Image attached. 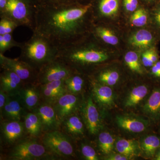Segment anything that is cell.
<instances>
[{
	"instance_id": "obj_33",
	"label": "cell",
	"mask_w": 160,
	"mask_h": 160,
	"mask_svg": "<svg viewBox=\"0 0 160 160\" xmlns=\"http://www.w3.org/2000/svg\"><path fill=\"white\" fill-rule=\"evenodd\" d=\"M148 16L146 10L143 8H140L134 12L130 18V22L136 27H142L147 22Z\"/></svg>"
},
{
	"instance_id": "obj_19",
	"label": "cell",
	"mask_w": 160,
	"mask_h": 160,
	"mask_svg": "<svg viewBox=\"0 0 160 160\" xmlns=\"http://www.w3.org/2000/svg\"><path fill=\"white\" fill-rule=\"evenodd\" d=\"M153 41L152 35L146 29H141L135 32L129 39L132 46L140 49H146L151 46Z\"/></svg>"
},
{
	"instance_id": "obj_39",
	"label": "cell",
	"mask_w": 160,
	"mask_h": 160,
	"mask_svg": "<svg viewBox=\"0 0 160 160\" xmlns=\"http://www.w3.org/2000/svg\"><path fill=\"white\" fill-rule=\"evenodd\" d=\"M130 159V158L119 153L112 154L108 157L106 160H126Z\"/></svg>"
},
{
	"instance_id": "obj_32",
	"label": "cell",
	"mask_w": 160,
	"mask_h": 160,
	"mask_svg": "<svg viewBox=\"0 0 160 160\" xmlns=\"http://www.w3.org/2000/svg\"><path fill=\"white\" fill-rule=\"evenodd\" d=\"M21 43L16 42L12 37V33L0 35V53L3 54L5 52L13 47H20Z\"/></svg>"
},
{
	"instance_id": "obj_27",
	"label": "cell",
	"mask_w": 160,
	"mask_h": 160,
	"mask_svg": "<svg viewBox=\"0 0 160 160\" xmlns=\"http://www.w3.org/2000/svg\"><path fill=\"white\" fill-rule=\"evenodd\" d=\"M65 121V126L66 131L69 133L74 135L83 134L84 126L80 118L77 116H69Z\"/></svg>"
},
{
	"instance_id": "obj_30",
	"label": "cell",
	"mask_w": 160,
	"mask_h": 160,
	"mask_svg": "<svg viewBox=\"0 0 160 160\" xmlns=\"http://www.w3.org/2000/svg\"><path fill=\"white\" fill-rule=\"evenodd\" d=\"M120 75L118 72L114 70H106L101 72L98 77L101 83L106 86L115 85L119 80Z\"/></svg>"
},
{
	"instance_id": "obj_45",
	"label": "cell",
	"mask_w": 160,
	"mask_h": 160,
	"mask_svg": "<svg viewBox=\"0 0 160 160\" xmlns=\"http://www.w3.org/2000/svg\"><path fill=\"white\" fill-rule=\"evenodd\" d=\"M144 1H146V2H152L156 1V0H144Z\"/></svg>"
},
{
	"instance_id": "obj_7",
	"label": "cell",
	"mask_w": 160,
	"mask_h": 160,
	"mask_svg": "<svg viewBox=\"0 0 160 160\" xmlns=\"http://www.w3.org/2000/svg\"><path fill=\"white\" fill-rule=\"evenodd\" d=\"M44 146L55 154L60 156H69L73 152L71 143L65 135L58 131L48 132L43 138Z\"/></svg>"
},
{
	"instance_id": "obj_1",
	"label": "cell",
	"mask_w": 160,
	"mask_h": 160,
	"mask_svg": "<svg viewBox=\"0 0 160 160\" xmlns=\"http://www.w3.org/2000/svg\"><path fill=\"white\" fill-rule=\"evenodd\" d=\"M92 2L67 4L39 1L36 6L32 31L58 49L77 43L89 33Z\"/></svg>"
},
{
	"instance_id": "obj_25",
	"label": "cell",
	"mask_w": 160,
	"mask_h": 160,
	"mask_svg": "<svg viewBox=\"0 0 160 160\" xmlns=\"http://www.w3.org/2000/svg\"><path fill=\"white\" fill-rule=\"evenodd\" d=\"M92 29L93 35L104 43L112 46H115L118 43L119 40L117 36L108 28L97 26L93 27Z\"/></svg>"
},
{
	"instance_id": "obj_42",
	"label": "cell",
	"mask_w": 160,
	"mask_h": 160,
	"mask_svg": "<svg viewBox=\"0 0 160 160\" xmlns=\"http://www.w3.org/2000/svg\"><path fill=\"white\" fill-rule=\"evenodd\" d=\"M155 14V20L156 23L158 26L160 27V5L158 6Z\"/></svg>"
},
{
	"instance_id": "obj_38",
	"label": "cell",
	"mask_w": 160,
	"mask_h": 160,
	"mask_svg": "<svg viewBox=\"0 0 160 160\" xmlns=\"http://www.w3.org/2000/svg\"><path fill=\"white\" fill-rule=\"evenodd\" d=\"M8 96L9 95L6 93L5 92L1 89V92H0V109H1V112L2 111L6 105Z\"/></svg>"
},
{
	"instance_id": "obj_31",
	"label": "cell",
	"mask_w": 160,
	"mask_h": 160,
	"mask_svg": "<svg viewBox=\"0 0 160 160\" xmlns=\"http://www.w3.org/2000/svg\"><path fill=\"white\" fill-rule=\"evenodd\" d=\"M124 59L126 65L132 71L139 74L143 73L138 55L137 52L134 51L128 52L125 55Z\"/></svg>"
},
{
	"instance_id": "obj_36",
	"label": "cell",
	"mask_w": 160,
	"mask_h": 160,
	"mask_svg": "<svg viewBox=\"0 0 160 160\" xmlns=\"http://www.w3.org/2000/svg\"><path fill=\"white\" fill-rule=\"evenodd\" d=\"M123 6L126 11L134 12L138 9V0H123Z\"/></svg>"
},
{
	"instance_id": "obj_35",
	"label": "cell",
	"mask_w": 160,
	"mask_h": 160,
	"mask_svg": "<svg viewBox=\"0 0 160 160\" xmlns=\"http://www.w3.org/2000/svg\"><path fill=\"white\" fill-rule=\"evenodd\" d=\"M93 1V0H40V1L59 4H87Z\"/></svg>"
},
{
	"instance_id": "obj_12",
	"label": "cell",
	"mask_w": 160,
	"mask_h": 160,
	"mask_svg": "<svg viewBox=\"0 0 160 160\" xmlns=\"http://www.w3.org/2000/svg\"><path fill=\"white\" fill-rule=\"evenodd\" d=\"M53 106L58 118L60 122L69 117L75 110L78 104V98L76 96L65 93L54 103Z\"/></svg>"
},
{
	"instance_id": "obj_26",
	"label": "cell",
	"mask_w": 160,
	"mask_h": 160,
	"mask_svg": "<svg viewBox=\"0 0 160 160\" xmlns=\"http://www.w3.org/2000/svg\"><path fill=\"white\" fill-rule=\"evenodd\" d=\"M24 126L26 131L32 136H38L42 131L39 118L35 112L28 113L25 115Z\"/></svg>"
},
{
	"instance_id": "obj_17",
	"label": "cell",
	"mask_w": 160,
	"mask_h": 160,
	"mask_svg": "<svg viewBox=\"0 0 160 160\" xmlns=\"http://www.w3.org/2000/svg\"><path fill=\"white\" fill-rule=\"evenodd\" d=\"M25 129L20 121H9L2 126V134L4 140L8 143H12L22 137Z\"/></svg>"
},
{
	"instance_id": "obj_43",
	"label": "cell",
	"mask_w": 160,
	"mask_h": 160,
	"mask_svg": "<svg viewBox=\"0 0 160 160\" xmlns=\"http://www.w3.org/2000/svg\"><path fill=\"white\" fill-rule=\"evenodd\" d=\"M7 0H0V12H2L6 7Z\"/></svg>"
},
{
	"instance_id": "obj_44",
	"label": "cell",
	"mask_w": 160,
	"mask_h": 160,
	"mask_svg": "<svg viewBox=\"0 0 160 160\" xmlns=\"http://www.w3.org/2000/svg\"><path fill=\"white\" fill-rule=\"evenodd\" d=\"M154 157V160H160V148L158 149V151L156 152Z\"/></svg>"
},
{
	"instance_id": "obj_20",
	"label": "cell",
	"mask_w": 160,
	"mask_h": 160,
	"mask_svg": "<svg viewBox=\"0 0 160 160\" xmlns=\"http://www.w3.org/2000/svg\"><path fill=\"white\" fill-rule=\"evenodd\" d=\"M92 3L98 13L102 16H112L116 14L119 7V0H93Z\"/></svg>"
},
{
	"instance_id": "obj_28",
	"label": "cell",
	"mask_w": 160,
	"mask_h": 160,
	"mask_svg": "<svg viewBox=\"0 0 160 160\" xmlns=\"http://www.w3.org/2000/svg\"><path fill=\"white\" fill-rule=\"evenodd\" d=\"M75 72L65 80L67 90L72 93H78L82 91L84 84L83 78L79 75L75 73Z\"/></svg>"
},
{
	"instance_id": "obj_15",
	"label": "cell",
	"mask_w": 160,
	"mask_h": 160,
	"mask_svg": "<svg viewBox=\"0 0 160 160\" xmlns=\"http://www.w3.org/2000/svg\"><path fill=\"white\" fill-rule=\"evenodd\" d=\"M0 79L1 89L9 95L19 93L24 83L15 72L8 69H3Z\"/></svg>"
},
{
	"instance_id": "obj_22",
	"label": "cell",
	"mask_w": 160,
	"mask_h": 160,
	"mask_svg": "<svg viewBox=\"0 0 160 160\" xmlns=\"http://www.w3.org/2000/svg\"><path fill=\"white\" fill-rule=\"evenodd\" d=\"M140 150L147 157H153L160 148V138L153 135L144 137L140 142Z\"/></svg>"
},
{
	"instance_id": "obj_29",
	"label": "cell",
	"mask_w": 160,
	"mask_h": 160,
	"mask_svg": "<svg viewBox=\"0 0 160 160\" xmlns=\"http://www.w3.org/2000/svg\"><path fill=\"white\" fill-rule=\"evenodd\" d=\"M114 139L109 132H104L99 136L98 143L100 150L105 154L111 153L114 146Z\"/></svg>"
},
{
	"instance_id": "obj_18",
	"label": "cell",
	"mask_w": 160,
	"mask_h": 160,
	"mask_svg": "<svg viewBox=\"0 0 160 160\" xmlns=\"http://www.w3.org/2000/svg\"><path fill=\"white\" fill-rule=\"evenodd\" d=\"M93 92L96 100L100 105L106 107L114 105V93L109 86L94 83Z\"/></svg>"
},
{
	"instance_id": "obj_11",
	"label": "cell",
	"mask_w": 160,
	"mask_h": 160,
	"mask_svg": "<svg viewBox=\"0 0 160 160\" xmlns=\"http://www.w3.org/2000/svg\"><path fill=\"white\" fill-rule=\"evenodd\" d=\"M38 117L42 130L46 132L53 131L59 126L60 121L58 118L53 107L48 104L37 106L34 112Z\"/></svg>"
},
{
	"instance_id": "obj_13",
	"label": "cell",
	"mask_w": 160,
	"mask_h": 160,
	"mask_svg": "<svg viewBox=\"0 0 160 160\" xmlns=\"http://www.w3.org/2000/svg\"><path fill=\"white\" fill-rule=\"evenodd\" d=\"M83 115L86 127L91 134H96L100 128L99 114L91 97H89L83 107Z\"/></svg>"
},
{
	"instance_id": "obj_10",
	"label": "cell",
	"mask_w": 160,
	"mask_h": 160,
	"mask_svg": "<svg viewBox=\"0 0 160 160\" xmlns=\"http://www.w3.org/2000/svg\"><path fill=\"white\" fill-rule=\"evenodd\" d=\"M26 108L20 93L8 96L6 105L1 112L9 121H20L25 116Z\"/></svg>"
},
{
	"instance_id": "obj_3",
	"label": "cell",
	"mask_w": 160,
	"mask_h": 160,
	"mask_svg": "<svg viewBox=\"0 0 160 160\" xmlns=\"http://www.w3.org/2000/svg\"><path fill=\"white\" fill-rule=\"evenodd\" d=\"M20 48V58L38 71L55 59L59 50L47 38L36 32L28 41L21 43Z\"/></svg>"
},
{
	"instance_id": "obj_6",
	"label": "cell",
	"mask_w": 160,
	"mask_h": 160,
	"mask_svg": "<svg viewBox=\"0 0 160 160\" xmlns=\"http://www.w3.org/2000/svg\"><path fill=\"white\" fill-rule=\"evenodd\" d=\"M0 62L3 69L14 72L24 83L36 82L38 71L20 58H10L0 53Z\"/></svg>"
},
{
	"instance_id": "obj_21",
	"label": "cell",
	"mask_w": 160,
	"mask_h": 160,
	"mask_svg": "<svg viewBox=\"0 0 160 160\" xmlns=\"http://www.w3.org/2000/svg\"><path fill=\"white\" fill-rule=\"evenodd\" d=\"M116 149L118 153L128 157L130 159L138 154L140 150L139 144L131 139H119L116 144Z\"/></svg>"
},
{
	"instance_id": "obj_23",
	"label": "cell",
	"mask_w": 160,
	"mask_h": 160,
	"mask_svg": "<svg viewBox=\"0 0 160 160\" xmlns=\"http://www.w3.org/2000/svg\"><path fill=\"white\" fill-rule=\"evenodd\" d=\"M26 108H35L39 100L40 95L37 89L30 84L22 88L19 92Z\"/></svg>"
},
{
	"instance_id": "obj_37",
	"label": "cell",
	"mask_w": 160,
	"mask_h": 160,
	"mask_svg": "<svg viewBox=\"0 0 160 160\" xmlns=\"http://www.w3.org/2000/svg\"><path fill=\"white\" fill-rule=\"evenodd\" d=\"M142 61L145 67H151L154 64L149 58L148 50L143 52L142 54Z\"/></svg>"
},
{
	"instance_id": "obj_2",
	"label": "cell",
	"mask_w": 160,
	"mask_h": 160,
	"mask_svg": "<svg viewBox=\"0 0 160 160\" xmlns=\"http://www.w3.org/2000/svg\"><path fill=\"white\" fill-rule=\"evenodd\" d=\"M83 39L71 46L59 49L55 59L75 71L78 66L103 62L109 58L106 52Z\"/></svg>"
},
{
	"instance_id": "obj_4",
	"label": "cell",
	"mask_w": 160,
	"mask_h": 160,
	"mask_svg": "<svg viewBox=\"0 0 160 160\" xmlns=\"http://www.w3.org/2000/svg\"><path fill=\"white\" fill-rule=\"evenodd\" d=\"M37 2L34 0H7L5 9L0 12V18H7L18 26H26L32 30Z\"/></svg>"
},
{
	"instance_id": "obj_16",
	"label": "cell",
	"mask_w": 160,
	"mask_h": 160,
	"mask_svg": "<svg viewBox=\"0 0 160 160\" xmlns=\"http://www.w3.org/2000/svg\"><path fill=\"white\" fill-rule=\"evenodd\" d=\"M143 113L149 119L158 122L160 120V88L153 89L142 108Z\"/></svg>"
},
{
	"instance_id": "obj_5",
	"label": "cell",
	"mask_w": 160,
	"mask_h": 160,
	"mask_svg": "<svg viewBox=\"0 0 160 160\" xmlns=\"http://www.w3.org/2000/svg\"><path fill=\"white\" fill-rule=\"evenodd\" d=\"M70 67L59 60L55 59L40 69L37 82L39 84L65 80L75 72Z\"/></svg>"
},
{
	"instance_id": "obj_46",
	"label": "cell",
	"mask_w": 160,
	"mask_h": 160,
	"mask_svg": "<svg viewBox=\"0 0 160 160\" xmlns=\"http://www.w3.org/2000/svg\"><path fill=\"white\" fill-rule=\"evenodd\" d=\"M34 1H36V2H39L40 0H34Z\"/></svg>"
},
{
	"instance_id": "obj_14",
	"label": "cell",
	"mask_w": 160,
	"mask_h": 160,
	"mask_svg": "<svg viewBox=\"0 0 160 160\" xmlns=\"http://www.w3.org/2000/svg\"><path fill=\"white\" fill-rule=\"evenodd\" d=\"M40 86L42 96L49 104L54 103L59 98L66 93L67 90L65 80L40 84Z\"/></svg>"
},
{
	"instance_id": "obj_8",
	"label": "cell",
	"mask_w": 160,
	"mask_h": 160,
	"mask_svg": "<svg viewBox=\"0 0 160 160\" xmlns=\"http://www.w3.org/2000/svg\"><path fill=\"white\" fill-rule=\"evenodd\" d=\"M45 147L35 140H24L14 146L10 152V157L13 160L36 159L45 155Z\"/></svg>"
},
{
	"instance_id": "obj_24",
	"label": "cell",
	"mask_w": 160,
	"mask_h": 160,
	"mask_svg": "<svg viewBox=\"0 0 160 160\" xmlns=\"http://www.w3.org/2000/svg\"><path fill=\"white\" fill-rule=\"evenodd\" d=\"M148 92V89L145 85L136 86L129 92L125 101L126 107H134L145 98Z\"/></svg>"
},
{
	"instance_id": "obj_9",
	"label": "cell",
	"mask_w": 160,
	"mask_h": 160,
	"mask_svg": "<svg viewBox=\"0 0 160 160\" xmlns=\"http://www.w3.org/2000/svg\"><path fill=\"white\" fill-rule=\"evenodd\" d=\"M117 124L121 129L131 133L145 131L149 126V120L132 114L119 115L116 118Z\"/></svg>"
},
{
	"instance_id": "obj_41",
	"label": "cell",
	"mask_w": 160,
	"mask_h": 160,
	"mask_svg": "<svg viewBox=\"0 0 160 160\" xmlns=\"http://www.w3.org/2000/svg\"><path fill=\"white\" fill-rule=\"evenodd\" d=\"M148 50L149 58L151 59L152 61L155 64L158 62V56L156 51L154 48H151Z\"/></svg>"
},
{
	"instance_id": "obj_40",
	"label": "cell",
	"mask_w": 160,
	"mask_h": 160,
	"mask_svg": "<svg viewBox=\"0 0 160 160\" xmlns=\"http://www.w3.org/2000/svg\"><path fill=\"white\" fill-rule=\"evenodd\" d=\"M151 72L156 77L160 78V61L157 62L152 66Z\"/></svg>"
},
{
	"instance_id": "obj_34",
	"label": "cell",
	"mask_w": 160,
	"mask_h": 160,
	"mask_svg": "<svg viewBox=\"0 0 160 160\" xmlns=\"http://www.w3.org/2000/svg\"><path fill=\"white\" fill-rule=\"evenodd\" d=\"M82 152L83 156L86 160H98L99 159L95 150L91 146L88 145H82Z\"/></svg>"
}]
</instances>
